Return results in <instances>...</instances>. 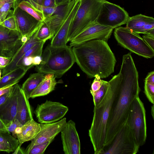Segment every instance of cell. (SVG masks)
Masks as SVG:
<instances>
[{
  "label": "cell",
  "mask_w": 154,
  "mask_h": 154,
  "mask_svg": "<svg viewBox=\"0 0 154 154\" xmlns=\"http://www.w3.org/2000/svg\"><path fill=\"white\" fill-rule=\"evenodd\" d=\"M119 72L122 76L120 88L110 110L104 146L126 124L130 106L140 91L138 72L130 53L123 55Z\"/></svg>",
  "instance_id": "6da1fadb"
},
{
  "label": "cell",
  "mask_w": 154,
  "mask_h": 154,
  "mask_svg": "<svg viewBox=\"0 0 154 154\" xmlns=\"http://www.w3.org/2000/svg\"><path fill=\"white\" fill-rule=\"evenodd\" d=\"M75 62L90 78L108 77L114 72L116 60L107 42L94 39L72 47Z\"/></svg>",
  "instance_id": "7a4b0ae2"
},
{
  "label": "cell",
  "mask_w": 154,
  "mask_h": 154,
  "mask_svg": "<svg viewBox=\"0 0 154 154\" xmlns=\"http://www.w3.org/2000/svg\"><path fill=\"white\" fill-rule=\"evenodd\" d=\"M122 78L119 72L109 81V86L105 96L94 106L88 134L95 154H100L104 146L107 123L113 103L118 94Z\"/></svg>",
  "instance_id": "3957f363"
},
{
  "label": "cell",
  "mask_w": 154,
  "mask_h": 154,
  "mask_svg": "<svg viewBox=\"0 0 154 154\" xmlns=\"http://www.w3.org/2000/svg\"><path fill=\"white\" fill-rule=\"evenodd\" d=\"M42 61L36 66L38 72L52 74L56 78L61 77L73 66L75 60L69 46L53 47L47 46L42 54Z\"/></svg>",
  "instance_id": "277c9868"
},
{
  "label": "cell",
  "mask_w": 154,
  "mask_h": 154,
  "mask_svg": "<svg viewBox=\"0 0 154 154\" xmlns=\"http://www.w3.org/2000/svg\"><path fill=\"white\" fill-rule=\"evenodd\" d=\"M103 0H80L79 6L69 30L67 42L82 30L96 22Z\"/></svg>",
  "instance_id": "5b68a950"
},
{
  "label": "cell",
  "mask_w": 154,
  "mask_h": 154,
  "mask_svg": "<svg viewBox=\"0 0 154 154\" xmlns=\"http://www.w3.org/2000/svg\"><path fill=\"white\" fill-rule=\"evenodd\" d=\"M114 35L118 43L130 51L147 58L154 56V51L139 34L131 31L126 27L120 26L115 28Z\"/></svg>",
  "instance_id": "8992f818"
},
{
  "label": "cell",
  "mask_w": 154,
  "mask_h": 154,
  "mask_svg": "<svg viewBox=\"0 0 154 154\" xmlns=\"http://www.w3.org/2000/svg\"><path fill=\"white\" fill-rule=\"evenodd\" d=\"M126 124L130 128L137 146L145 143L147 137L146 110L139 96L132 103L129 110Z\"/></svg>",
  "instance_id": "52a82bcc"
},
{
  "label": "cell",
  "mask_w": 154,
  "mask_h": 154,
  "mask_svg": "<svg viewBox=\"0 0 154 154\" xmlns=\"http://www.w3.org/2000/svg\"><path fill=\"white\" fill-rule=\"evenodd\" d=\"M139 148L130 128L126 124L111 142L104 146L100 154H136Z\"/></svg>",
  "instance_id": "ba28073f"
},
{
  "label": "cell",
  "mask_w": 154,
  "mask_h": 154,
  "mask_svg": "<svg viewBox=\"0 0 154 154\" xmlns=\"http://www.w3.org/2000/svg\"><path fill=\"white\" fill-rule=\"evenodd\" d=\"M129 17L128 13L123 8L103 0L96 22L114 29L126 24Z\"/></svg>",
  "instance_id": "9c48e42d"
},
{
  "label": "cell",
  "mask_w": 154,
  "mask_h": 154,
  "mask_svg": "<svg viewBox=\"0 0 154 154\" xmlns=\"http://www.w3.org/2000/svg\"><path fill=\"white\" fill-rule=\"evenodd\" d=\"M68 110L67 107L60 103L47 100L45 103L37 105L34 113L39 123L47 124L60 120Z\"/></svg>",
  "instance_id": "30bf717a"
},
{
  "label": "cell",
  "mask_w": 154,
  "mask_h": 154,
  "mask_svg": "<svg viewBox=\"0 0 154 154\" xmlns=\"http://www.w3.org/2000/svg\"><path fill=\"white\" fill-rule=\"evenodd\" d=\"M113 29L101 25L95 22L82 30L70 41L69 46L72 47L87 42L94 40H102L107 42Z\"/></svg>",
  "instance_id": "8fae6325"
},
{
  "label": "cell",
  "mask_w": 154,
  "mask_h": 154,
  "mask_svg": "<svg viewBox=\"0 0 154 154\" xmlns=\"http://www.w3.org/2000/svg\"><path fill=\"white\" fill-rule=\"evenodd\" d=\"M21 36L19 31L0 25V56L13 57L23 44Z\"/></svg>",
  "instance_id": "7c38bea8"
},
{
  "label": "cell",
  "mask_w": 154,
  "mask_h": 154,
  "mask_svg": "<svg viewBox=\"0 0 154 154\" xmlns=\"http://www.w3.org/2000/svg\"><path fill=\"white\" fill-rule=\"evenodd\" d=\"M63 150L65 154H80L81 145L75 124L70 120L61 131Z\"/></svg>",
  "instance_id": "4fadbf2b"
},
{
  "label": "cell",
  "mask_w": 154,
  "mask_h": 154,
  "mask_svg": "<svg viewBox=\"0 0 154 154\" xmlns=\"http://www.w3.org/2000/svg\"><path fill=\"white\" fill-rule=\"evenodd\" d=\"M66 118H63L57 122L49 124H40V130L36 136L31 140V143L25 150L33 146L45 142L55 137L61 132L66 124Z\"/></svg>",
  "instance_id": "5bb4252c"
},
{
  "label": "cell",
  "mask_w": 154,
  "mask_h": 154,
  "mask_svg": "<svg viewBox=\"0 0 154 154\" xmlns=\"http://www.w3.org/2000/svg\"><path fill=\"white\" fill-rule=\"evenodd\" d=\"M126 27L131 31L138 34L154 35V19L140 14L129 17Z\"/></svg>",
  "instance_id": "9a60e30c"
},
{
  "label": "cell",
  "mask_w": 154,
  "mask_h": 154,
  "mask_svg": "<svg viewBox=\"0 0 154 154\" xmlns=\"http://www.w3.org/2000/svg\"><path fill=\"white\" fill-rule=\"evenodd\" d=\"M80 4V0H76L73 7L67 15L58 30L52 37L50 45L53 47L66 45L67 38L71 23Z\"/></svg>",
  "instance_id": "2e32d148"
},
{
  "label": "cell",
  "mask_w": 154,
  "mask_h": 154,
  "mask_svg": "<svg viewBox=\"0 0 154 154\" xmlns=\"http://www.w3.org/2000/svg\"><path fill=\"white\" fill-rule=\"evenodd\" d=\"M13 11L17 20L19 32L22 36L26 35L29 38L41 21L38 20L18 7Z\"/></svg>",
  "instance_id": "e0dca14e"
},
{
  "label": "cell",
  "mask_w": 154,
  "mask_h": 154,
  "mask_svg": "<svg viewBox=\"0 0 154 154\" xmlns=\"http://www.w3.org/2000/svg\"><path fill=\"white\" fill-rule=\"evenodd\" d=\"M19 85L17 83L12 86L11 95L0 106V119L6 126L16 119L17 111V91Z\"/></svg>",
  "instance_id": "ac0fdd59"
},
{
  "label": "cell",
  "mask_w": 154,
  "mask_h": 154,
  "mask_svg": "<svg viewBox=\"0 0 154 154\" xmlns=\"http://www.w3.org/2000/svg\"><path fill=\"white\" fill-rule=\"evenodd\" d=\"M43 21L40 22L39 26L29 38L27 41L24 43L17 51L9 64L2 69V76L17 68L16 65L17 63L22 57L25 53L36 44L42 42L38 39L37 35L40 28L42 24Z\"/></svg>",
  "instance_id": "d6986e66"
},
{
  "label": "cell",
  "mask_w": 154,
  "mask_h": 154,
  "mask_svg": "<svg viewBox=\"0 0 154 154\" xmlns=\"http://www.w3.org/2000/svg\"><path fill=\"white\" fill-rule=\"evenodd\" d=\"M29 99L19 85L17 91V111L16 119L23 125L33 119L32 108Z\"/></svg>",
  "instance_id": "ffe728a7"
},
{
  "label": "cell",
  "mask_w": 154,
  "mask_h": 154,
  "mask_svg": "<svg viewBox=\"0 0 154 154\" xmlns=\"http://www.w3.org/2000/svg\"><path fill=\"white\" fill-rule=\"evenodd\" d=\"M40 128V124L33 119L27 122L21 127L20 132L16 135L21 146L25 142L31 140L37 135Z\"/></svg>",
  "instance_id": "44dd1931"
},
{
  "label": "cell",
  "mask_w": 154,
  "mask_h": 154,
  "mask_svg": "<svg viewBox=\"0 0 154 154\" xmlns=\"http://www.w3.org/2000/svg\"><path fill=\"white\" fill-rule=\"evenodd\" d=\"M56 77L52 74H47L37 87L32 91L30 98L46 95L54 90L57 82Z\"/></svg>",
  "instance_id": "7402d4cb"
},
{
  "label": "cell",
  "mask_w": 154,
  "mask_h": 154,
  "mask_svg": "<svg viewBox=\"0 0 154 154\" xmlns=\"http://www.w3.org/2000/svg\"><path fill=\"white\" fill-rule=\"evenodd\" d=\"M45 74L38 72L31 75L22 85L21 88L29 99L31 94L44 79Z\"/></svg>",
  "instance_id": "603a6c76"
},
{
  "label": "cell",
  "mask_w": 154,
  "mask_h": 154,
  "mask_svg": "<svg viewBox=\"0 0 154 154\" xmlns=\"http://www.w3.org/2000/svg\"><path fill=\"white\" fill-rule=\"evenodd\" d=\"M28 69L19 67L3 76L0 80V88L14 83H18Z\"/></svg>",
  "instance_id": "cb8c5ba5"
},
{
  "label": "cell",
  "mask_w": 154,
  "mask_h": 154,
  "mask_svg": "<svg viewBox=\"0 0 154 154\" xmlns=\"http://www.w3.org/2000/svg\"><path fill=\"white\" fill-rule=\"evenodd\" d=\"M18 7L39 21H42L45 19L42 11L27 1H21L18 4Z\"/></svg>",
  "instance_id": "d4e9b609"
},
{
  "label": "cell",
  "mask_w": 154,
  "mask_h": 154,
  "mask_svg": "<svg viewBox=\"0 0 154 154\" xmlns=\"http://www.w3.org/2000/svg\"><path fill=\"white\" fill-rule=\"evenodd\" d=\"M0 142L9 146L13 152L16 150L19 144L18 140L8 132H0Z\"/></svg>",
  "instance_id": "484cf974"
},
{
  "label": "cell",
  "mask_w": 154,
  "mask_h": 154,
  "mask_svg": "<svg viewBox=\"0 0 154 154\" xmlns=\"http://www.w3.org/2000/svg\"><path fill=\"white\" fill-rule=\"evenodd\" d=\"M54 34L51 30L48 23L45 20L43 21L42 24L38 32L37 37L41 41L45 42L54 36Z\"/></svg>",
  "instance_id": "4316f807"
},
{
  "label": "cell",
  "mask_w": 154,
  "mask_h": 154,
  "mask_svg": "<svg viewBox=\"0 0 154 154\" xmlns=\"http://www.w3.org/2000/svg\"><path fill=\"white\" fill-rule=\"evenodd\" d=\"M15 0H0V19L1 22L6 18Z\"/></svg>",
  "instance_id": "83f0119b"
},
{
  "label": "cell",
  "mask_w": 154,
  "mask_h": 154,
  "mask_svg": "<svg viewBox=\"0 0 154 154\" xmlns=\"http://www.w3.org/2000/svg\"><path fill=\"white\" fill-rule=\"evenodd\" d=\"M109 85V82L102 80V84L100 89L92 96L94 106L98 104L105 96Z\"/></svg>",
  "instance_id": "f1b7e54d"
},
{
  "label": "cell",
  "mask_w": 154,
  "mask_h": 154,
  "mask_svg": "<svg viewBox=\"0 0 154 154\" xmlns=\"http://www.w3.org/2000/svg\"><path fill=\"white\" fill-rule=\"evenodd\" d=\"M13 12V10H11L7 17L1 22L0 25L9 29L19 31L17 20Z\"/></svg>",
  "instance_id": "f546056e"
},
{
  "label": "cell",
  "mask_w": 154,
  "mask_h": 154,
  "mask_svg": "<svg viewBox=\"0 0 154 154\" xmlns=\"http://www.w3.org/2000/svg\"><path fill=\"white\" fill-rule=\"evenodd\" d=\"M53 140H51L45 142L35 145L28 150H25V154H43Z\"/></svg>",
  "instance_id": "4dcf8cb0"
},
{
  "label": "cell",
  "mask_w": 154,
  "mask_h": 154,
  "mask_svg": "<svg viewBox=\"0 0 154 154\" xmlns=\"http://www.w3.org/2000/svg\"><path fill=\"white\" fill-rule=\"evenodd\" d=\"M144 93L149 101L154 104V84L145 82Z\"/></svg>",
  "instance_id": "1f68e13d"
},
{
  "label": "cell",
  "mask_w": 154,
  "mask_h": 154,
  "mask_svg": "<svg viewBox=\"0 0 154 154\" xmlns=\"http://www.w3.org/2000/svg\"><path fill=\"white\" fill-rule=\"evenodd\" d=\"M94 79L91 87L90 93L92 96L100 89L102 84V80L98 75L94 77Z\"/></svg>",
  "instance_id": "d6a6232c"
},
{
  "label": "cell",
  "mask_w": 154,
  "mask_h": 154,
  "mask_svg": "<svg viewBox=\"0 0 154 154\" xmlns=\"http://www.w3.org/2000/svg\"><path fill=\"white\" fill-rule=\"evenodd\" d=\"M22 125L19 121L15 119L6 126L8 131L10 133H11L12 136L14 137V132L16 128Z\"/></svg>",
  "instance_id": "836d02e7"
},
{
  "label": "cell",
  "mask_w": 154,
  "mask_h": 154,
  "mask_svg": "<svg viewBox=\"0 0 154 154\" xmlns=\"http://www.w3.org/2000/svg\"><path fill=\"white\" fill-rule=\"evenodd\" d=\"M142 38L150 48L154 51V35L144 34Z\"/></svg>",
  "instance_id": "e575fe53"
},
{
  "label": "cell",
  "mask_w": 154,
  "mask_h": 154,
  "mask_svg": "<svg viewBox=\"0 0 154 154\" xmlns=\"http://www.w3.org/2000/svg\"><path fill=\"white\" fill-rule=\"evenodd\" d=\"M12 57L0 56V69L5 68L10 63Z\"/></svg>",
  "instance_id": "d590c367"
},
{
  "label": "cell",
  "mask_w": 154,
  "mask_h": 154,
  "mask_svg": "<svg viewBox=\"0 0 154 154\" xmlns=\"http://www.w3.org/2000/svg\"><path fill=\"white\" fill-rule=\"evenodd\" d=\"M145 82L154 84V71L149 73L145 79Z\"/></svg>",
  "instance_id": "8d00e7d4"
},
{
  "label": "cell",
  "mask_w": 154,
  "mask_h": 154,
  "mask_svg": "<svg viewBox=\"0 0 154 154\" xmlns=\"http://www.w3.org/2000/svg\"><path fill=\"white\" fill-rule=\"evenodd\" d=\"M17 83H12L0 88V96L9 91L12 87Z\"/></svg>",
  "instance_id": "74e56055"
},
{
  "label": "cell",
  "mask_w": 154,
  "mask_h": 154,
  "mask_svg": "<svg viewBox=\"0 0 154 154\" xmlns=\"http://www.w3.org/2000/svg\"><path fill=\"white\" fill-rule=\"evenodd\" d=\"M42 5L49 7H55V0H43Z\"/></svg>",
  "instance_id": "f35d334b"
},
{
  "label": "cell",
  "mask_w": 154,
  "mask_h": 154,
  "mask_svg": "<svg viewBox=\"0 0 154 154\" xmlns=\"http://www.w3.org/2000/svg\"><path fill=\"white\" fill-rule=\"evenodd\" d=\"M11 88L12 87L9 91L0 96V106L7 100L11 95L12 91Z\"/></svg>",
  "instance_id": "ab89813d"
},
{
  "label": "cell",
  "mask_w": 154,
  "mask_h": 154,
  "mask_svg": "<svg viewBox=\"0 0 154 154\" xmlns=\"http://www.w3.org/2000/svg\"><path fill=\"white\" fill-rule=\"evenodd\" d=\"M0 151L5 152L8 153L13 152L9 146L1 142H0Z\"/></svg>",
  "instance_id": "60d3db41"
},
{
  "label": "cell",
  "mask_w": 154,
  "mask_h": 154,
  "mask_svg": "<svg viewBox=\"0 0 154 154\" xmlns=\"http://www.w3.org/2000/svg\"><path fill=\"white\" fill-rule=\"evenodd\" d=\"M42 55H36L33 57L32 64L33 66L39 65L42 61Z\"/></svg>",
  "instance_id": "b9f144b4"
},
{
  "label": "cell",
  "mask_w": 154,
  "mask_h": 154,
  "mask_svg": "<svg viewBox=\"0 0 154 154\" xmlns=\"http://www.w3.org/2000/svg\"><path fill=\"white\" fill-rule=\"evenodd\" d=\"M72 0H55V2L57 7L66 5Z\"/></svg>",
  "instance_id": "7bdbcfd3"
},
{
  "label": "cell",
  "mask_w": 154,
  "mask_h": 154,
  "mask_svg": "<svg viewBox=\"0 0 154 154\" xmlns=\"http://www.w3.org/2000/svg\"><path fill=\"white\" fill-rule=\"evenodd\" d=\"M0 132H9L4 122L0 119Z\"/></svg>",
  "instance_id": "ee69618b"
},
{
  "label": "cell",
  "mask_w": 154,
  "mask_h": 154,
  "mask_svg": "<svg viewBox=\"0 0 154 154\" xmlns=\"http://www.w3.org/2000/svg\"><path fill=\"white\" fill-rule=\"evenodd\" d=\"M13 154H25L21 148V146H18L16 150L14 152Z\"/></svg>",
  "instance_id": "f6af8a7d"
},
{
  "label": "cell",
  "mask_w": 154,
  "mask_h": 154,
  "mask_svg": "<svg viewBox=\"0 0 154 154\" xmlns=\"http://www.w3.org/2000/svg\"><path fill=\"white\" fill-rule=\"evenodd\" d=\"M29 38L26 35H23L21 37V40L22 42L24 44L27 41Z\"/></svg>",
  "instance_id": "bcb514c9"
},
{
  "label": "cell",
  "mask_w": 154,
  "mask_h": 154,
  "mask_svg": "<svg viewBox=\"0 0 154 154\" xmlns=\"http://www.w3.org/2000/svg\"><path fill=\"white\" fill-rule=\"evenodd\" d=\"M154 105L153 104V106H152L151 108V114L152 116L153 119H154Z\"/></svg>",
  "instance_id": "7dc6e473"
},
{
  "label": "cell",
  "mask_w": 154,
  "mask_h": 154,
  "mask_svg": "<svg viewBox=\"0 0 154 154\" xmlns=\"http://www.w3.org/2000/svg\"><path fill=\"white\" fill-rule=\"evenodd\" d=\"M37 3L41 5H42L43 0H37Z\"/></svg>",
  "instance_id": "c3c4849f"
},
{
  "label": "cell",
  "mask_w": 154,
  "mask_h": 154,
  "mask_svg": "<svg viewBox=\"0 0 154 154\" xmlns=\"http://www.w3.org/2000/svg\"><path fill=\"white\" fill-rule=\"evenodd\" d=\"M2 69H0V80L2 78V77L1 76L2 75Z\"/></svg>",
  "instance_id": "681fc988"
},
{
  "label": "cell",
  "mask_w": 154,
  "mask_h": 154,
  "mask_svg": "<svg viewBox=\"0 0 154 154\" xmlns=\"http://www.w3.org/2000/svg\"><path fill=\"white\" fill-rule=\"evenodd\" d=\"M33 1L37 3V0H32Z\"/></svg>",
  "instance_id": "f907efd6"
},
{
  "label": "cell",
  "mask_w": 154,
  "mask_h": 154,
  "mask_svg": "<svg viewBox=\"0 0 154 154\" xmlns=\"http://www.w3.org/2000/svg\"><path fill=\"white\" fill-rule=\"evenodd\" d=\"M1 20L0 19V23H1Z\"/></svg>",
  "instance_id": "816d5d0a"
},
{
  "label": "cell",
  "mask_w": 154,
  "mask_h": 154,
  "mask_svg": "<svg viewBox=\"0 0 154 154\" xmlns=\"http://www.w3.org/2000/svg\"></svg>",
  "instance_id": "f5cc1de1"
}]
</instances>
